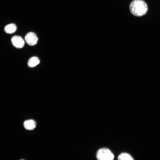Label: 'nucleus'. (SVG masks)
<instances>
[{"mask_svg": "<svg viewBox=\"0 0 160 160\" xmlns=\"http://www.w3.org/2000/svg\"><path fill=\"white\" fill-rule=\"evenodd\" d=\"M11 41L13 46L17 48H22L24 45L25 42L23 39L18 36H15L11 38Z\"/></svg>", "mask_w": 160, "mask_h": 160, "instance_id": "nucleus-4", "label": "nucleus"}, {"mask_svg": "<svg viewBox=\"0 0 160 160\" xmlns=\"http://www.w3.org/2000/svg\"><path fill=\"white\" fill-rule=\"evenodd\" d=\"M96 157L99 160H113L114 156L108 149L102 148L97 150L96 153Z\"/></svg>", "mask_w": 160, "mask_h": 160, "instance_id": "nucleus-2", "label": "nucleus"}, {"mask_svg": "<svg viewBox=\"0 0 160 160\" xmlns=\"http://www.w3.org/2000/svg\"><path fill=\"white\" fill-rule=\"evenodd\" d=\"M36 123L33 120L30 119L25 121L23 125L25 128L26 129L32 130L34 129L36 127Z\"/></svg>", "mask_w": 160, "mask_h": 160, "instance_id": "nucleus-5", "label": "nucleus"}, {"mask_svg": "<svg viewBox=\"0 0 160 160\" xmlns=\"http://www.w3.org/2000/svg\"><path fill=\"white\" fill-rule=\"evenodd\" d=\"M40 60L38 57L33 56L30 58L28 62V66L31 68L35 67L39 64Z\"/></svg>", "mask_w": 160, "mask_h": 160, "instance_id": "nucleus-6", "label": "nucleus"}, {"mask_svg": "<svg viewBox=\"0 0 160 160\" xmlns=\"http://www.w3.org/2000/svg\"><path fill=\"white\" fill-rule=\"evenodd\" d=\"M17 27L14 23H11L6 26L4 30L6 33L9 34H12L14 33L16 30Z\"/></svg>", "mask_w": 160, "mask_h": 160, "instance_id": "nucleus-7", "label": "nucleus"}, {"mask_svg": "<svg viewBox=\"0 0 160 160\" xmlns=\"http://www.w3.org/2000/svg\"><path fill=\"white\" fill-rule=\"evenodd\" d=\"M118 159L119 160H134L130 154L126 153H122L120 154L118 156Z\"/></svg>", "mask_w": 160, "mask_h": 160, "instance_id": "nucleus-8", "label": "nucleus"}, {"mask_svg": "<svg viewBox=\"0 0 160 160\" xmlns=\"http://www.w3.org/2000/svg\"><path fill=\"white\" fill-rule=\"evenodd\" d=\"M129 9L134 16L141 17L147 12L148 8L147 3L143 0H133L130 3Z\"/></svg>", "mask_w": 160, "mask_h": 160, "instance_id": "nucleus-1", "label": "nucleus"}, {"mask_svg": "<svg viewBox=\"0 0 160 160\" xmlns=\"http://www.w3.org/2000/svg\"><path fill=\"white\" fill-rule=\"evenodd\" d=\"M25 39L27 43L31 46L36 44L38 40L36 35L33 32H30L27 33L25 35Z\"/></svg>", "mask_w": 160, "mask_h": 160, "instance_id": "nucleus-3", "label": "nucleus"}]
</instances>
